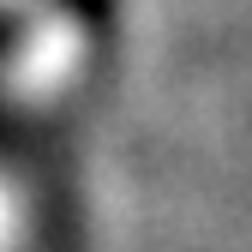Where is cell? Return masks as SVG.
<instances>
[{
	"mask_svg": "<svg viewBox=\"0 0 252 252\" xmlns=\"http://www.w3.org/2000/svg\"><path fill=\"white\" fill-rule=\"evenodd\" d=\"M60 6H66V12H72L84 30H96V36L114 24V0H60Z\"/></svg>",
	"mask_w": 252,
	"mask_h": 252,
	"instance_id": "obj_1",
	"label": "cell"
},
{
	"mask_svg": "<svg viewBox=\"0 0 252 252\" xmlns=\"http://www.w3.org/2000/svg\"><path fill=\"white\" fill-rule=\"evenodd\" d=\"M6 36H12V30H6V12H0V48H6Z\"/></svg>",
	"mask_w": 252,
	"mask_h": 252,
	"instance_id": "obj_2",
	"label": "cell"
}]
</instances>
